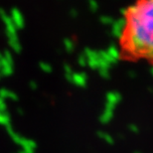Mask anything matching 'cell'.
Here are the masks:
<instances>
[{
    "instance_id": "1",
    "label": "cell",
    "mask_w": 153,
    "mask_h": 153,
    "mask_svg": "<svg viewBox=\"0 0 153 153\" xmlns=\"http://www.w3.org/2000/svg\"><path fill=\"white\" fill-rule=\"evenodd\" d=\"M117 47L122 62L153 67V0H135L127 6Z\"/></svg>"
}]
</instances>
